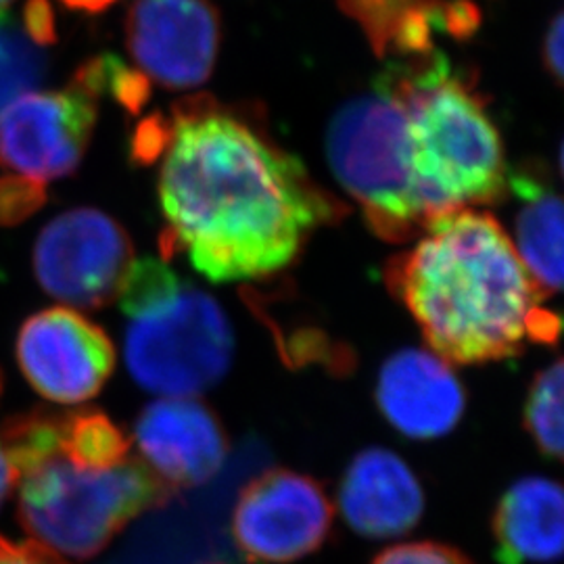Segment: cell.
Listing matches in <instances>:
<instances>
[{
  "mask_svg": "<svg viewBox=\"0 0 564 564\" xmlns=\"http://www.w3.org/2000/svg\"><path fill=\"white\" fill-rule=\"evenodd\" d=\"M160 158L163 253H184L209 281L279 272L337 214L302 163L214 105H181Z\"/></svg>",
  "mask_w": 564,
  "mask_h": 564,
  "instance_id": "obj_1",
  "label": "cell"
},
{
  "mask_svg": "<svg viewBox=\"0 0 564 564\" xmlns=\"http://www.w3.org/2000/svg\"><path fill=\"white\" fill-rule=\"evenodd\" d=\"M424 228L389 281L433 354L464 366L500 362L521 354L527 339H558L561 321L540 307L542 291L489 214L456 209Z\"/></svg>",
  "mask_w": 564,
  "mask_h": 564,
  "instance_id": "obj_2",
  "label": "cell"
},
{
  "mask_svg": "<svg viewBox=\"0 0 564 564\" xmlns=\"http://www.w3.org/2000/svg\"><path fill=\"white\" fill-rule=\"evenodd\" d=\"M57 419L55 410L34 408L0 426V445L15 470L18 517L34 542L59 556L93 558L174 491L141 458L109 468L72 460L57 444Z\"/></svg>",
  "mask_w": 564,
  "mask_h": 564,
  "instance_id": "obj_3",
  "label": "cell"
},
{
  "mask_svg": "<svg viewBox=\"0 0 564 564\" xmlns=\"http://www.w3.org/2000/svg\"><path fill=\"white\" fill-rule=\"evenodd\" d=\"M389 76L405 107L410 170L426 220L502 202L510 174L505 142L481 97L442 55Z\"/></svg>",
  "mask_w": 564,
  "mask_h": 564,
  "instance_id": "obj_4",
  "label": "cell"
},
{
  "mask_svg": "<svg viewBox=\"0 0 564 564\" xmlns=\"http://www.w3.org/2000/svg\"><path fill=\"white\" fill-rule=\"evenodd\" d=\"M326 158L383 239L403 241L429 224L410 170L405 107L389 74L335 113L326 132Z\"/></svg>",
  "mask_w": 564,
  "mask_h": 564,
  "instance_id": "obj_5",
  "label": "cell"
},
{
  "mask_svg": "<svg viewBox=\"0 0 564 564\" xmlns=\"http://www.w3.org/2000/svg\"><path fill=\"white\" fill-rule=\"evenodd\" d=\"M123 358L132 379L162 398H197L230 370L235 335L220 303L181 282L128 316Z\"/></svg>",
  "mask_w": 564,
  "mask_h": 564,
  "instance_id": "obj_6",
  "label": "cell"
},
{
  "mask_svg": "<svg viewBox=\"0 0 564 564\" xmlns=\"http://www.w3.org/2000/svg\"><path fill=\"white\" fill-rule=\"evenodd\" d=\"M32 262L36 281L51 297L97 310L118 297L134 249L120 223L99 209L80 207L46 224Z\"/></svg>",
  "mask_w": 564,
  "mask_h": 564,
  "instance_id": "obj_7",
  "label": "cell"
},
{
  "mask_svg": "<svg viewBox=\"0 0 564 564\" xmlns=\"http://www.w3.org/2000/svg\"><path fill=\"white\" fill-rule=\"evenodd\" d=\"M333 514L316 479L289 468H270L242 487L230 533L249 563H295L326 542Z\"/></svg>",
  "mask_w": 564,
  "mask_h": 564,
  "instance_id": "obj_8",
  "label": "cell"
},
{
  "mask_svg": "<svg viewBox=\"0 0 564 564\" xmlns=\"http://www.w3.org/2000/svg\"><path fill=\"white\" fill-rule=\"evenodd\" d=\"M15 356L42 398L88 402L116 368V347L99 324L67 307H48L21 324Z\"/></svg>",
  "mask_w": 564,
  "mask_h": 564,
  "instance_id": "obj_9",
  "label": "cell"
},
{
  "mask_svg": "<svg viewBox=\"0 0 564 564\" xmlns=\"http://www.w3.org/2000/svg\"><path fill=\"white\" fill-rule=\"evenodd\" d=\"M97 126V101L76 88L25 93L0 111V167L34 181L74 174Z\"/></svg>",
  "mask_w": 564,
  "mask_h": 564,
  "instance_id": "obj_10",
  "label": "cell"
},
{
  "mask_svg": "<svg viewBox=\"0 0 564 564\" xmlns=\"http://www.w3.org/2000/svg\"><path fill=\"white\" fill-rule=\"evenodd\" d=\"M126 41L147 80L191 90L214 72L220 18L209 0H134L126 15Z\"/></svg>",
  "mask_w": 564,
  "mask_h": 564,
  "instance_id": "obj_11",
  "label": "cell"
},
{
  "mask_svg": "<svg viewBox=\"0 0 564 564\" xmlns=\"http://www.w3.org/2000/svg\"><path fill=\"white\" fill-rule=\"evenodd\" d=\"M134 442L142 463L172 491L212 481L228 456L223 423L195 398L149 403L134 423Z\"/></svg>",
  "mask_w": 564,
  "mask_h": 564,
  "instance_id": "obj_12",
  "label": "cell"
},
{
  "mask_svg": "<svg viewBox=\"0 0 564 564\" xmlns=\"http://www.w3.org/2000/svg\"><path fill=\"white\" fill-rule=\"evenodd\" d=\"M377 403L398 433L410 440H437L463 421L464 387L452 366L433 351L408 347L383 364Z\"/></svg>",
  "mask_w": 564,
  "mask_h": 564,
  "instance_id": "obj_13",
  "label": "cell"
},
{
  "mask_svg": "<svg viewBox=\"0 0 564 564\" xmlns=\"http://www.w3.org/2000/svg\"><path fill=\"white\" fill-rule=\"evenodd\" d=\"M337 505L343 521L358 535L402 538L423 519V485L402 456L387 447H368L347 466Z\"/></svg>",
  "mask_w": 564,
  "mask_h": 564,
  "instance_id": "obj_14",
  "label": "cell"
},
{
  "mask_svg": "<svg viewBox=\"0 0 564 564\" xmlns=\"http://www.w3.org/2000/svg\"><path fill=\"white\" fill-rule=\"evenodd\" d=\"M563 487L545 477L510 485L496 506L491 531L500 564L558 563L563 552Z\"/></svg>",
  "mask_w": 564,
  "mask_h": 564,
  "instance_id": "obj_15",
  "label": "cell"
},
{
  "mask_svg": "<svg viewBox=\"0 0 564 564\" xmlns=\"http://www.w3.org/2000/svg\"><path fill=\"white\" fill-rule=\"evenodd\" d=\"M508 188L521 199L514 249L542 295H556L563 286V202L533 170L508 174Z\"/></svg>",
  "mask_w": 564,
  "mask_h": 564,
  "instance_id": "obj_16",
  "label": "cell"
},
{
  "mask_svg": "<svg viewBox=\"0 0 564 564\" xmlns=\"http://www.w3.org/2000/svg\"><path fill=\"white\" fill-rule=\"evenodd\" d=\"M57 444L76 463L109 468L130 458L128 435L101 410L59 412Z\"/></svg>",
  "mask_w": 564,
  "mask_h": 564,
  "instance_id": "obj_17",
  "label": "cell"
},
{
  "mask_svg": "<svg viewBox=\"0 0 564 564\" xmlns=\"http://www.w3.org/2000/svg\"><path fill=\"white\" fill-rule=\"evenodd\" d=\"M563 362L554 360L533 379L524 402V426L540 452L563 458Z\"/></svg>",
  "mask_w": 564,
  "mask_h": 564,
  "instance_id": "obj_18",
  "label": "cell"
},
{
  "mask_svg": "<svg viewBox=\"0 0 564 564\" xmlns=\"http://www.w3.org/2000/svg\"><path fill=\"white\" fill-rule=\"evenodd\" d=\"M69 86L95 101L102 95H111L128 113H141L149 101L147 76L128 67L116 55H99L84 61L74 72Z\"/></svg>",
  "mask_w": 564,
  "mask_h": 564,
  "instance_id": "obj_19",
  "label": "cell"
},
{
  "mask_svg": "<svg viewBox=\"0 0 564 564\" xmlns=\"http://www.w3.org/2000/svg\"><path fill=\"white\" fill-rule=\"evenodd\" d=\"M46 74V57L25 41L7 15H0V111L28 90L36 88Z\"/></svg>",
  "mask_w": 564,
  "mask_h": 564,
  "instance_id": "obj_20",
  "label": "cell"
},
{
  "mask_svg": "<svg viewBox=\"0 0 564 564\" xmlns=\"http://www.w3.org/2000/svg\"><path fill=\"white\" fill-rule=\"evenodd\" d=\"M44 182L28 176H2L0 178V226L11 228L25 223L46 205Z\"/></svg>",
  "mask_w": 564,
  "mask_h": 564,
  "instance_id": "obj_21",
  "label": "cell"
},
{
  "mask_svg": "<svg viewBox=\"0 0 564 564\" xmlns=\"http://www.w3.org/2000/svg\"><path fill=\"white\" fill-rule=\"evenodd\" d=\"M372 564H475L460 550L437 542L391 545Z\"/></svg>",
  "mask_w": 564,
  "mask_h": 564,
  "instance_id": "obj_22",
  "label": "cell"
},
{
  "mask_svg": "<svg viewBox=\"0 0 564 564\" xmlns=\"http://www.w3.org/2000/svg\"><path fill=\"white\" fill-rule=\"evenodd\" d=\"M23 30L36 46H53L57 42V23L48 0H25Z\"/></svg>",
  "mask_w": 564,
  "mask_h": 564,
  "instance_id": "obj_23",
  "label": "cell"
},
{
  "mask_svg": "<svg viewBox=\"0 0 564 564\" xmlns=\"http://www.w3.org/2000/svg\"><path fill=\"white\" fill-rule=\"evenodd\" d=\"M0 564H67L57 552L34 540L11 542L0 535Z\"/></svg>",
  "mask_w": 564,
  "mask_h": 564,
  "instance_id": "obj_24",
  "label": "cell"
},
{
  "mask_svg": "<svg viewBox=\"0 0 564 564\" xmlns=\"http://www.w3.org/2000/svg\"><path fill=\"white\" fill-rule=\"evenodd\" d=\"M544 61L547 72L556 82H563L564 76V20L558 13L545 34Z\"/></svg>",
  "mask_w": 564,
  "mask_h": 564,
  "instance_id": "obj_25",
  "label": "cell"
},
{
  "mask_svg": "<svg viewBox=\"0 0 564 564\" xmlns=\"http://www.w3.org/2000/svg\"><path fill=\"white\" fill-rule=\"evenodd\" d=\"M13 487H15V470L0 445V506L4 505Z\"/></svg>",
  "mask_w": 564,
  "mask_h": 564,
  "instance_id": "obj_26",
  "label": "cell"
},
{
  "mask_svg": "<svg viewBox=\"0 0 564 564\" xmlns=\"http://www.w3.org/2000/svg\"><path fill=\"white\" fill-rule=\"evenodd\" d=\"M67 9L72 11H82V13H90V15H97L107 11L111 4H116L118 0H61Z\"/></svg>",
  "mask_w": 564,
  "mask_h": 564,
  "instance_id": "obj_27",
  "label": "cell"
},
{
  "mask_svg": "<svg viewBox=\"0 0 564 564\" xmlns=\"http://www.w3.org/2000/svg\"><path fill=\"white\" fill-rule=\"evenodd\" d=\"M13 0H0V15H4L7 13V9H9V4H11Z\"/></svg>",
  "mask_w": 564,
  "mask_h": 564,
  "instance_id": "obj_28",
  "label": "cell"
},
{
  "mask_svg": "<svg viewBox=\"0 0 564 564\" xmlns=\"http://www.w3.org/2000/svg\"><path fill=\"white\" fill-rule=\"evenodd\" d=\"M2 381H4V379H2V372H0V393H2Z\"/></svg>",
  "mask_w": 564,
  "mask_h": 564,
  "instance_id": "obj_29",
  "label": "cell"
}]
</instances>
